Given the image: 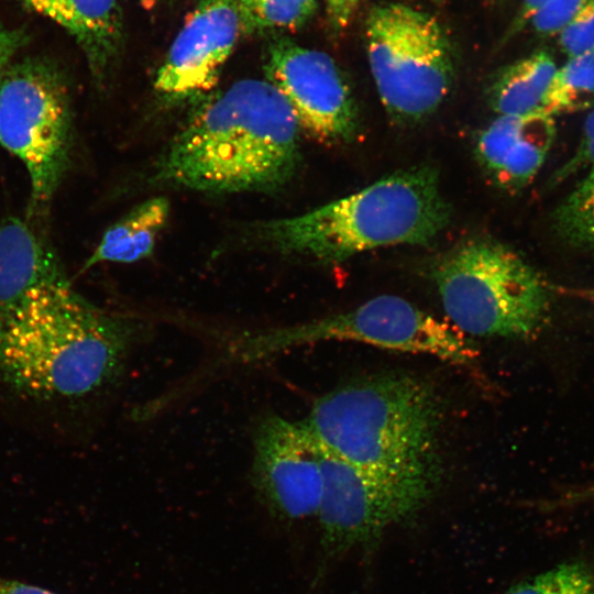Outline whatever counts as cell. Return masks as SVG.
Wrapping results in <instances>:
<instances>
[{"label":"cell","mask_w":594,"mask_h":594,"mask_svg":"<svg viewBox=\"0 0 594 594\" xmlns=\"http://www.w3.org/2000/svg\"><path fill=\"white\" fill-rule=\"evenodd\" d=\"M160 156L153 179L208 194L274 193L297 174L300 127L268 80L206 97Z\"/></svg>","instance_id":"cell-1"},{"label":"cell","mask_w":594,"mask_h":594,"mask_svg":"<svg viewBox=\"0 0 594 594\" xmlns=\"http://www.w3.org/2000/svg\"><path fill=\"white\" fill-rule=\"evenodd\" d=\"M144 331L141 320L105 310L70 280L30 295L0 321V383L41 400H79L118 378Z\"/></svg>","instance_id":"cell-2"},{"label":"cell","mask_w":594,"mask_h":594,"mask_svg":"<svg viewBox=\"0 0 594 594\" xmlns=\"http://www.w3.org/2000/svg\"><path fill=\"white\" fill-rule=\"evenodd\" d=\"M450 217L438 172L419 165L306 213L265 221L256 233L282 253L338 263L377 248L429 244Z\"/></svg>","instance_id":"cell-3"},{"label":"cell","mask_w":594,"mask_h":594,"mask_svg":"<svg viewBox=\"0 0 594 594\" xmlns=\"http://www.w3.org/2000/svg\"><path fill=\"white\" fill-rule=\"evenodd\" d=\"M440 419L430 384L387 374L322 395L301 424L323 449L358 468L435 476Z\"/></svg>","instance_id":"cell-4"},{"label":"cell","mask_w":594,"mask_h":594,"mask_svg":"<svg viewBox=\"0 0 594 594\" xmlns=\"http://www.w3.org/2000/svg\"><path fill=\"white\" fill-rule=\"evenodd\" d=\"M433 279L450 324L462 334L529 338L549 314L547 282L516 251L491 239L449 251Z\"/></svg>","instance_id":"cell-5"},{"label":"cell","mask_w":594,"mask_h":594,"mask_svg":"<svg viewBox=\"0 0 594 594\" xmlns=\"http://www.w3.org/2000/svg\"><path fill=\"white\" fill-rule=\"evenodd\" d=\"M0 145L29 174L30 212L43 213L70 167L74 146L69 82L54 61L23 58L0 76Z\"/></svg>","instance_id":"cell-6"},{"label":"cell","mask_w":594,"mask_h":594,"mask_svg":"<svg viewBox=\"0 0 594 594\" xmlns=\"http://www.w3.org/2000/svg\"><path fill=\"white\" fill-rule=\"evenodd\" d=\"M365 43L381 101L396 122H419L447 98L454 56L435 16L402 3L376 6L366 19Z\"/></svg>","instance_id":"cell-7"},{"label":"cell","mask_w":594,"mask_h":594,"mask_svg":"<svg viewBox=\"0 0 594 594\" xmlns=\"http://www.w3.org/2000/svg\"><path fill=\"white\" fill-rule=\"evenodd\" d=\"M328 340L426 354L459 365L476 356L455 328L395 295L376 296L348 311L289 328L248 333L234 340L227 356L248 363L286 348Z\"/></svg>","instance_id":"cell-8"},{"label":"cell","mask_w":594,"mask_h":594,"mask_svg":"<svg viewBox=\"0 0 594 594\" xmlns=\"http://www.w3.org/2000/svg\"><path fill=\"white\" fill-rule=\"evenodd\" d=\"M318 447L323 486L317 516L324 564L350 549L373 543L387 528L420 509L433 488L435 476L369 471Z\"/></svg>","instance_id":"cell-9"},{"label":"cell","mask_w":594,"mask_h":594,"mask_svg":"<svg viewBox=\"0 0 594 594\" xmlns=\"http://www.w3.org/2000/svg\"><path fill=\"white\" fill-rule=\"evenodd\" d=\"M266 80L283 95L301 130L326 144L348 143L359 131L356 102L336 62L285 35L265 50Z\"/></svg>","instance_id":"cell-10"},{"label":"cell","mask_w":594,"mask_h":594,"mask_svg":"<svg viewBox=\"0 0 594 594\" xmlns=\"http://www.w3.org/2000/svg\"><path fill=\"white\" fill-rule=\"evenodd\" d=\"M252 482L273 517L294 521L317 515L323 486L320 451L301 421L272 415L257 425Z\"/></svg>","instance_id":"cell-11"},{"label":"cell","mask_w":594,"mask_h":594,"mask_svg":"<svg viewBox=\"0 0 594 594\" xmlns=\"http://www.w3.org/2000/svg\"><path fill=\"white\" fill-rule=\"evenodd\" d=\"M241 34L238 0H199L156 73L158 98L177 106L208 97Z\"/></svg>","instance_id":"cell-12"},{"label":"cell","mask_w":594,"mask_h":594,"mask_svg":"<svg viewBox=\"0 0 594 594\" xmlns=\"http://www.w3.org/2000/svg\"><path fill=\"white\" fill-rule=\"evenodd\" d=\"M554 135L548 114L497 116L477 136L476 160L496 186L518 190L540 170Z\"/></svg>","instance_id":"cell-13"},{"label":"cell","mask_w":594,"mask_h":594,"mask_svg":"<svg viewBox=\"0 0 594 594\" xmlns=\"http://www.w3.org/2000/svg\"><path fill=\"white\" fill-rule=\"evenodd\" d=\"M62 28L75 41L98 87L109 80L123 52L119 0H18Z\"/></svg>","instance_id":"cell-14"},{"label":"cell","mask_w":594,"mask_h":594,"mask_svg":"<svg viewBox=\"0 0 594 594\" xmlns=\"http://www.w3.org/2000/svg\"><path fill=\"white\" fill-rule=\"evenodd\" d=\"M68 280L56 252L31 223L16 217L0 223V321L37 289Z\"/></svg>","instance_id":"cell-15"},{"label":"cell","mask_w":594,"mask_h":594,"mask_svg":"<svg viewBox=\"0 0 594 594\" xmlns=\"http://www.w3.org/2000/svg\"><path fill=\"white\" fill-rule=\"evenodd\" d=\"M169 209L165 197L150 198L132 208L106 230L82 271L103 262L130 264L148 257Z\"/></svg>","instance_id":"cell-16"},{"label":"cell","mask_w":594,"mask_h":594,"mask_svg":"<svg viewBox=\"0 0 594 594\" xmlns=\"http://www.w3.org/2000/svg\"><path fill=\"white\" fill-rule=\"evenodd\" d=\"M557 70L547 51H538L504 67L494 78L488 100L498 116L543 113Z\"/></svg>","instance_id":"cell-17"},{"label":"cell","mask_w":594,"mask_h":594,"mask_svg":"<svg viewBox=\"0 0 594 594\" xmlns=\"http://www.w3.org/2000/svg\"><path fill=\"white\" fill-rule=\"evenodd\" d=\"M594 107V50L569 57L557 67L543 113L556 117Z\"/></svg>","instance_id":"cell-18"},{"label":"cell","mask_w":594,"mask_h":594,"mask_svg":"<svg viewBox=\"0 0 594 594\" xmlns=\"http://www.w3.org/2000/svg\"><path fill=\"white\" fill-rule=\"evenodd\" d=\"M553 227L569 246L594 255V169L557 207Z\"/></svg>","instance_id":"cell-19"},{"label":"cell","mask_w":594,"mask_h":594,"mask_svg":"<svg viewBox=\"0 0 594 594\" xmlns=\"http://www.w3.org/2000/svg\"><path fill=\"white\" fill-rule=\"evenodd\" d=\"M242 34L296 30L314 15L317 0H238Z\"/></svg>","instance_id":"cell-20"},{"label":"cell","mask_w":594,"mask_h":594,"mask_svg":"<svg viewBox=\"0 0 594 594\" xmlns=\"http://www.w3.org/2000/svg\"><path fill=\"white\" fill-rule=\"evenodd\" d=\"M505 594H594V563L562 562L515 584Z\"/></svg>","instance_id":"cell-21"},{"label":"cell","mask_w":594,"mask_h":594,"mask_svg":"<svg viewBox=\"0 0 594 594\" xmlns=\"http://www.w3.org/2000/svg\"><path fill=\"white\" fill-rule=\"evenodd\" d=\"M592 0H550L530 20L529 25L541 36L557 35Z\"/></svg>","instance_id":"cell-22"},{"label":"cell","mask_w":594,"mask_h":594,"mask_svg":"<svg viewBox=\"0 0 594 594\" xmlns=\"http://www.w3.org/2000/svg\"><path fill=\"white\" fill-rule=\"evenodd\" d=\"M558 40L568 58L594 50V0L558 34Z\"/></svg>","instance_id":"cell-23"},{"label":"cell","mask_w":594,"mask_h":594,"mask_svg":"<svg viewBox=\"0 0 594 594\" xmlns=\"http://www.w3.org/2000/svg\"><path fill=\"white\" fill-rule=\"evenodd\" d=\"M594 169V107L587 114L580 141L570 158L556 172L551 182L561 183L580 172Z\"/></svg>","instance_id":"cell-24"},{"label":"cell","mask_w":594,"mask_h":594,"mask_svg":"<svg viewBox=\"0 0 594 594\" xmlns=\"http://www.w3.org/2000/svg\"><path fill=\"white\" fill-rule=\"evenodd\" d=\"M29 40L26 31L0 22V76L13 63L14 56L28 44Z\"/></svg>","instance_id":"cell-25"},{"label":"cell","mask_w":594,"mask_h":594,"mask_svg":"<svg viewBox=\"0 0 594 594\" xmlns=\"http://www.w3.org/2000/svg\"><path fill=\"white\" fill-rule=\"evenodd\" d=\"M550 0H522L516 15L506 32L505 38H510L521 32L530 22L531 18Z\"/></svg>","instance_id":"cell-26"},{"label":"cell","mask_w":594,"mask_h":594,"mask_svg":"<svg viewBox=\"0 0 594 594\" xmlns=\"http://www.w3.org/2000/svg\"><path fill=\"white\" fill-rule=\"evenodd\" d=\"M333 29H343L350 21L360 0H324Z\"/></svg>","instance_id":"cell-27"},{"label":"cell","mask_w":594,"mask_h":594,"mask_svg":"<svg viewBox=\"0 0 594 594\" xmlns=\"http://www.w3.org/2000/svg\"><path fill=\"white\" fill-rule=\"evenodd\" d=\"M0 594H56L36 585L0 578Z\"/></svg>","instance_id":"cell-28"},{"label":"cell","mask_w":594,"mask_h":594,"mask_svg":"<svg viewBox=\"0 0 594 594\" xmlns=\"http://www.w3.org/2000/svg\"><path fill=\"white\" fill-rule=\"evenodd\" d=\"M576 294L582 295L583 297H587V298L594 300V289L578 290Z\"/></svg>","instance_id":"cell-29"},{"label":"cell","mask_w":594,"mask_h":594,"mask_svg":"<svg viewBox=\"0 0 594 594\" xmlns=\"http://www.w3.org/2000/svg\"><path fill=\"white\" fill-rule=\"evenodd\" d=\"M142 7L145 9H152L160 0H140Z\"/></svg>","instance_id":"cell-30"}]
</instances>
